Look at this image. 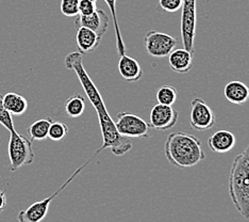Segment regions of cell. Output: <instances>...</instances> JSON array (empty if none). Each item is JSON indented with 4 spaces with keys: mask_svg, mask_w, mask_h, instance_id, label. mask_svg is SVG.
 I'll use <instances>...</instances> for the list:
<instances>
[{
    "mask_svg": "<svg viewBox=\"0 0 249 222\" xmlns=\"http://www.w3.org/2000/svg\"><path fill=\"white\" fill-rule=\"evenodd\" d=\"M64 63L67 70H71L76 73L79 81L82 85V89L96 110V113H97L100 132L101 136H103V145L100 149L103 151L110 149L115 156L124 155L132 149V142L127 137H124L117 132L115 122L113 121L109 112H107L98 88L96 87V84L90 79L86 67H84L82 54L79 51L70 53L65 57Z\"/></svg>",
    "mask_w": 249,
    "mask_h": 222,
    "instance_id": "6da1fadb",
    "label": "cell"
},
{
    "mask_svg": "<svg viewBox=\"0 0 249 222\" xmlns=\"http://www.w3.org/2000/svg\"><path fill=\"white\" fill-rule=\"evenodd\" d=\"M164 154L173 166L188 169L206 159L201 141L196 136L184 132L171 133L164 144Z\"/></svg>",
    "mask_w": 249,
    "mask_h": 222,
    "instance_id": "7a4b0ae2",
    "label": "cell"
},
{
    "mask_svg": "<svg viewBox=\"0 0 249 222\" xmlns=\"http://www.w3.org/2000/svg\"><path fill=\"white\" fill-rule=\"evenodd\" d=\"M229 195L242 217L249 219V144L232 162L229 174Z\"/></svg>",
    "mask_w": 249,
    "mask_h": 222,
    "instance_id": "3957f363",
    "label": "cell"
},
{
    "mask_svg": "<svg viewBox=\"0 0 249 222\" xmlns=\"http://www.w3.org/2000/svg\"><path fill=\"white\" fill-rule=\"evenodd\" d=\"M103 152V150L101 149H98L97 151L95 152L94 155L90 157L89 161L87 162H84L81 167H79L75 172H73L71 178H69L66 180L65 183L62 185L58 190H56L55 192H53L52 196H49L48 198L46 199H43V200L41 201H37V202H35L32 203L29 207H27L26 209H22L19 212L18 216V222H43V220L45 219V217H46L47 214H48V209H49V206H50V203H52L53 201V199L60 195V192H62V190L64 189V188H66L67 186H69L71 181L76 178V176L81 172V171L86 168L88 164L93 161V159L98 155L99 153Z\"/></svg>",
    "mask_w": 249,
    "mask_h": 222,
    "instance_id": "277c9868",
    "label": "cell"
},
{
    "mask_svg": "<svg viewBox=\"0 0 249 222\" xmlns=\"http://www.w3.org/2000/svg\"><path fill=\"white\" fill-rule=\"evenodd\" d=\"M8 155L12 172H15L16 170H18L21 167L31 164L36 158L31 141L18 134L16 130L10 133Z\"/></svg>",
    "mask_w": 249,
    "mask_h": 222,
    "instance_id": "5b68a950",
    "label": "cell"
},
{
    "mask_svg": "<svg viewBox=\"0 0 249 222\" xmlns=\"http://www.w3.org/2000/svg\"><path fill=\"white\" fill-rule=\"evenodd\" d=\"M197 0H182L181 5V37L183 48L195 54L194 40L196 34Z\"/></svg>",
    "mask_w": 249,
    "mask_h": 222,
    "instance_id": "8992f818",
    "label": "cell"
},
{
    "mask_svg": "<svg viewBox=\"0 0 249 222\" xmlns=\"http://www.w3.org/2000/svg\"><path fill=\"white\" fill-rule=\"evenodd\" d=\"M115 126L117 132L127 138L145 139L150 136V125L133 113L121 111L117 113Z\"/></svg>",
    "mask_w": 249,
    "mask_h": 222,
    "instance_id": "52a82bcc",
    "label": "cell"
},
{
    "mask_svg": "<svg viewBox=\"0 0 249 222\" xmlns=\"http://www.w3.org/2000/svg\"><path fill=\"white\" fill-rule=\"evenodd\" d=\"M177 39L167 33L150 30L144 37V46L147 54L155 58H164L176 48Z\"/></svg>",
    "mask_w": 249,
    "mask_h": 222,
    "instance_id": "ba28073f",
    "label": "cell"
},
{
    "mask_svg": "<svg viewBox=\"0 0 249 222\" xmlns=\"http://www.w3.org/2000/svg\"><path fill=\"white\" fill-rule=\"evenodd\" d=\"M215 113L212 108L201 99H194L191 102L190 123L193 129L205 132L215 125Z\"/></svg>",
    "mask_w": 249,
    "mask_h": 222,
    "instance_id": "9c48e42d",
    "label": "cell"
},
{
    "mask_svg": "<svg viewBox=\"0 0 249 222\" xmlns=\"http://www.w3.org/2000/svg\"><path fill=\"white\" fill-rule=\"evenodd\" d=\"M179 113L173 106L157 104L150 111L149 125L156 130H167L173 128L177 124Z\"/></svg>",
    "mask_w": 249,
    "mask_h": 222,
    "instance_id": "30bf717a",
    "label": "cell"
},
{
    "mask_svg": "<svg viewBox=\"0 0 249 222\" xmlns=\"http://www.w3.org/2000/svg\"><path fill=\"white\" fill-rule=\"evenodd\" d=\"M76 28L83 27L94 31L98 37L103 38L109 28V17L104 10L97 9L90 15H78L75 20Z\"/></svg>",
    "mask_w": 249,
    "mask_h": 222,
    "instance_id": "8fae6325",
    "label": "cell"
},
{
    "mask_svg": "<svg viewBox=\"0 0 249 222\" xmlns=\"http://www.w3.org/2000/svg\"><path fill=\"white\" fill-rule=\"evenodd\" d=\"M236 143L234 134L227 129H220L213 133L208 139V146L212 152L225 154L233 149Z\"/></svg>",
    "mask_w": 249,
    "mask_h": 222,
    "instance_id": "7c38bea8",
    "label": "cell"
},
{
    "mask_svg": "<svg viewBox=\"0 0 249 222\" xmlns=\"http://www.w3.org/2000/svg\"><path fill=\"white\" fill-rule=\"evenodd\" d=\"M118 71L122 78L128 82H137L143 77V70L139 62L126 54L121 56L118 61Z\"/></svg>",
    "mask_w": 249,
    "mask_h": 222,
    "instance_id": "4fadbf2b",
    "label": "cell"
},
{
    "mask_svg": "<svg viewBox=\"0 0 249 222\" xmlns=\"http://www.w3.org/2000/svg\"><path fill=\"white\" fill-rule=\"evenodd\" d=\"M194 55L185 48L174 49L168 56V63L174 72L178 74H186L193 66Z\"/></svg>",
    "mask_w": 249,
    "mask_h": 222,
    "instance_id": "5bb4252c",
    "label": "cell"
},
{
    "mask_svg": "<svg viewBox=\"0 0 249 222\" xmlns=\"http://www.w3.org/2000/svg\"><path fill=\"white\" fill-rule=\"evenodd\" d=\"M224 96L234 105H243L249 101V87L242 81H233L225 85Z\"/></svg>",
    "mask_w": 249,
    "mask_h": 222,
    "instance_id": "9a60e30c",
    "label": "cell"
},
{
    "mask_svg": "<svg viewBox=\"0 0 249 222\" xmlns=\"http://www.w3.org/2000/svg\"><path fill=\"white\" fill-rule=\"evenodd\" d=\"M76 42L79 53L89 54L99 46L101 38L98 37L94 31L88 29V28L80 27L77 29Z\"/></svg>",
    "mask_w": 249,
    "mask_h": 222,
    "instance_id": "2e32d148",
    "label": "cell"
},
{
    "mask_svg": "<svg viewBox=\"0 0 249 222\" xmlns=\"http://www.w3.org/2000/svg\"><path fill=\"white\" fill-rule=\"evenodd\" d=\"M3 105L12 116H21L28 109V101L24 96L10 92L3 96Z\"/></svg>",
    "mask_w": 249,
    "mask_h": 222,
    "instance_id": "e0dca14e",
    "label": "cell"
},
{
    "mask_svg": "<svg viewBox=\"0 0 249 222\" xmlns=\"http://www.w3.org/2000/svg\"><path fill=\"white\" fill-rule=\"evenodd\" d=\"M86 110V99L80 94H73L65 101V113L71 119H77Z\"/></svg>",
    "mask_w": 249,
    "mask_h": 222,
    "instance_id": "ac0fdd59",
    "label": "cell"
},
{
    "mask_svg": "<svg viewBox=\"0 0 249 222\" xmlns=\"http://www.w3.org/2000/svg\"><path fill=\"white\" fill-rule=\"evenodd\" d=\"M53 122V119L50 117L39 119L37 121L33 122L30 125V127L28 128V132H29L31 138L33 140H37V141L48 138L49 128Z\"/></svg>",
    "mask_w": 249,
    "mask_h": 222,
    "instance_id": "d6986e66",
    "label": "cell"
},
{
    "mask_svg": "<svg viewBox=\"0 0 249 222\" xmlns=\"http://www.w3.org/2000/svg\"><path fill=\"white\" fill-rule=\"evenodd\" d=\"M178 98V92L172 85H163L157 92L158 104L173 106Z\"/></svg>",
    "mask_w": 249,
    "mask_h": 222,
    "instance_id": "ffe728a7",
    "label": "cell"
},
{
    "mask_svg": "<svg viewBox=\"0 0 249 222\" xmlns=\"http://www.w3.org/2000/svg\"><path fill=\"white\" fill-rule=\"evenodd\" d=\"M69 133V126L62 122H53L50 125L48 138L53 141H61Z\"/></svg>",
    "mask_w": 249,
    "mask_h": 222,
    "instance_id": "44dd1931",
    "label": "cell"
},
{
    "mask_svg": "<svg viewBox=\"0 0 249 222\" xmlns=\"http://www.w3.org/2000/svg\"><path fill=\"white\" fill-rule=\"evenodd\" d=\"M0 124H1L5 129H8L10 133H12L15 130L13 116L5 109V107L3 105V96L1 93H0Z\"/></svg>",
    "mask_w": 249,
    "mask_h": 222,
    "instance_id": "7402d4cb",
    "label": "cell"
},
{
    "mask_svg": "<svg viewBox=\"0 0 249 222\" xmlns=\"http://www.w3.org/2000/svg\"><path fill=\"white\" fill-rule=\"evenodd\" d=\"M79 1L80 0H61V13L66 17H76L79 15Z\"/></svg>",
    "mask_w": 249,
    "mask_h": 222,
    "instance_id": "603a6c76",
    "label": "cell"
},
{
    "mask_svg": "<svg viewBox=\"0 0 249 222\" xmlns=\"http://www.w3.org/2000/svg\"><path fill=\"white\" fill-rule=\"evenodd\" d=\"M96 10H97V8H96V2L93 1V0H80L79 1V15H90Z\"/></svg>",
    "mask_w": 249,
    "mask_h": 222,
    "instance_id": "cb8c5ba5",
    "label": "cell"
},
{
    "mask_svg": "<svg viewBox=\"0 0 249 222\" xmlns=\"http://www.w3.org/2000/svg\"><path fill=\"white\" fill-rule=\"evenodd\" d=\"M159 4L164 11L173 13L177 12L178 10L181 9L182 0H159Z\"/></svg>",
    "mask_w": 249,
    "mask_h": 222,
    "instance_id": "d4e9b609",
    "label": "cell"
},
{
    "mask_svg": "<svg viewBox=\"0 0 249 222\" xmlns=\"http://www.w3.org/2000/svg\"><path fill=\"white\" fill-rule=\"evenodd\" d=\"M7 206V196L3 190H0V213Z\"/></svg>",
    "mask_w": 249,
    "mask_h": 222,
    "instance_id": "484cf974",
    "label": "cell"
},
{
    "mask_svg": "<svg viewBox=\"0 0 249 222\" xmlns=\"http://www.w3.org/2000/svg\"><path fill=\"white\" fill-rule=\"evenodd\" d=\"M93 1H95V2H96V1H97V0H93Z\"/></svg>",
    "mask_w": 249,
    "mask_h": 222,
    "instance_id": "4316f807",
    "label": "cell"
}]
</instances>
